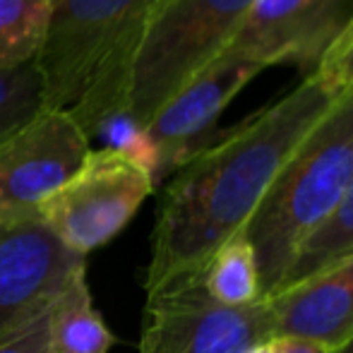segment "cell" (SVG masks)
Returning <instances> with one entry per match:
<instances>
[{
    "label": "cell",
    "mask_w": 353,
    "mask_h": 353,
    "mask_svg": "<svg viewBox=\"0 0 353 353\" xmlns=\"http://www.w3.org/2000/svg\"><path fill=\"white\" fill-rule=\"evenodd\" d=\"M330 353H353V334L349 336V339H344L341 344L332 346Z\"/></svg>",
    "instance_id": "obj_20"
},
{
    "label": "cell",
    "mask_w": 353,
    "mask_h": 353,
    "mask_svg": "<svg viewBox=\"0 0 353 353\" xmlns=\"http://www.w3.org/2000/svg\"><path fill=\"white\" fill-rule=\"evenodd\" d=\"M351 183L353 89L336 97L293 149L241 231L255 250L262 298L274 291L298 245L325 221Z\"/></svg>",
    "instance_id": "obj_3"
},
{
    "label": "cell",
    "mask_w": 353,
    "mask_h": 353,
    "mask_svg": "<svg viewBox=\"0 0 353 353\" xmlns=\"http://www.w3.org/2000/svg\"><path fill=\"white\" fill-rule=\"evenodd\" d=\"M43 108L41 77L34 63L0 70V144Z\"/></svg>",
    "instance_id": "obj_16"
},
{
    "label": "cell",
    "mask_w": 353,
    "mask_h": 353,
    "mask_svg": "<svg viewBox=\"0 0 353 353\" xmlns=\"http://www.w3.org/2000/svg\"><path fill=\"white\" fill-rule=\"evenodd\" d=\"M87 270L41 221L0 226V344L43 317L77 272Z\"/></svg>",
    "instance_id": "obj_8"
},
{
    "label": "cell",
    "mask_w": 353,
    "mask_h": 353,
    "mask_svg": "<svg viewBox=\"0 0 353 353\" xmlns=\"http://www.w3.org/2000/svg\"><path fill=\"white\" fill-rule=\"evenodd\" d=\"M272 336L265 301L223 307L195 276L147 293L140 353H245Z\"/></svg>",
    "instance_id": "obj_6"
},
{
    "label": "cell",
    "mask_w": 353,
    "mask_h": 353,
    "mask_svg": "<svg viewBox=\"0 0 353 353\" xmlns=\"http://www.w3.org/2000/svg\"><path fill=\"white\" fill-rule=\"evenodd\" d=\"M154 190L144 166L111 149H92L70 181L39 205V219L63 245L87 257L116 238Z\"/></svg>",
    "instance_id": "obj_5"
},
{
    "label": "cell",
    "mask_w": 353,
    "mask_h": 353,
    "mask_svg": "<svg viewBox=\"0 0 353 353\" xmlns=\"http://www.w3.org/2000/svg\"><path fill=\"white\" fill-rule=\"evenodd\" d=\"M346 257H353V183L344 197L336 202L334 210L327 214L325 221L298 245L281 281L272 293L310 279Z\"/></svg>",
    "instance_id": "obj_13"
},
{
    "label": "cell",
    "mask_w": 353,
    "mask_h": 353,
    "mask_svg": "<svg viewBox=\"0 0 353 353\" xmlns=\"http://www.w3.org/2000/svg\"><path fill=\"white\" fill-rule=\"evenodd\" d=\"M317 79L332 97H341L353 89V17L346 29L339 34L332 48L325 53L320 65L315 68Z\"/></svg>",
    "instance_id": "obj_17"
},
{
    "label": "cell",
    "mask_w": 353,
    "mask_h": 353,
    "mask_svg": "<svg viewBox=\"0 0 353 353\" xmlns=\"http://www.w3.org/2000/svg\"><path fill=\"white\" fill-rule=\"evenodd\" d=\"M252 0H161L130 70V113L149 125L159 108L216 61L241 29Z\"/></svg>",
    "instance_id": "obj_4"
},
{
    "label": "cell",
    "mask_w": 353,
    "mask_h": 353,
    "mask_svg": "<svg viewBox=\"0 0 353 353\" xmlns=\"http://www.w3.org/2000/svg\"><path fill=\"white\" fill-rule=\"evenodd\" d=\"M84 272H77L48 310L51 353H108L113 334L92 303Z\"/></svg>",
    "instance_id": "obj_12"
},
{
    "label": "cell",
    "mask_w": 353,
    "mask_h": 353,
    "mask_svg": "<svg viewBox=\"0 0 353 353\" xmlns=\"http://www.w3.org/2000/svg\"><path fill=\"white\" fill-rule=\"evenodd\" d=\"M265 68L236 53H221L171 97L149 121L147 132L157 149V185L210 144L223 108Z\"/></svg>",
    "instance_id": "obj_10"
},
{
    "label": "cell",
    "mask_w": 353,
    "mask_h": 353,
    "mask_svg": "<svg viewBox=\"0 0 353 353\" xmlns=\"http://www.w3.org/2000/svg\"><path fill=\"white\" fill-rule=\"evenodd\" d=\"M48 14L51 0H0V70L37 61Z\"/></svg>",
    "instance_id": "obj_15"
},
{
    "label": "cell",
    "mask_w": 353,
    "mask_h": 353,
    "mask_svg": "<svg viewBox=\"0 0 353 353\" xmlns=\"http://www.w3.org/2000/svg\"><path fill=\"white\" fill-rule=\"evenodd\" d=\"M270 353H330V346L298 336H272Z\"/></svg>",
    "instance_id": "obj_19"
},
{
    "label": "cell",
    "mask_w": 353,
    "mask_h": 353,
    "mask_svg": "<svg viewBox=\"0 0 353 353\" xmlns=\"http://www.w3.org/2000/svg\"><path fill=\"white\" fill-rule=\"evenodd\" d=\"M200 281L207 296L223 307H248L262 301L255 250L243 233H236L212 252Z\"/></svg>",
    "instance_id": "obj_14"
},
{
    "label": "cell",
    "mask_w": 353,
    "mask_h": 353,
    "mask_svg": "<svg viewBox=\"0 0 353 353\" xmlns=\"http://www.w3.org/2000/svg\"><path fill=\"white\" fill-rule=\"evenodd\" d=\"M334 99L317 74H303L286 94L219 132L168 178L157 207L144 291L202 274L212 252L245 228L293 149Z\"/></svg>",
    "instance_id": "obj_1"
},
{
    "label": "cell",
    "mask_w": 353,
    "mask_h": 353,
    "mask_svg": "<svg viewBox=\"0 0 353 353\" xmlns=\"http://www.w3.org/2000/svg\"><path fill=\"white\" fill-rule=\"evenodd\" d=\"M262 301L274 336H298L332 349L353 334V257Z\"/></svg>",
    "instance_id": "obj_11"
},
{
    "label": "cell",
    "mask_w": 353,
    "mask_h": 353,
    "mask_svg": "<svg viewBox=\"0 0 353 353\" xmlns=\"http://www.w3.org/2000/svg\"><path fill=\"white\" fill-rule=\"evenodd\" d=\"M89 152L70 111L43 106L0 144V226L39 219V205L70 181Z\"/></svg>",
    "instance_id": "obj_7"
},
{
    "label": "cell",
    "mask_w": 353,
    "mask_h": 353,
    "mask_svg": "<svg viewBox=\"0 0 353 353\" xmlns=\"http://www.w3.org/2000/svg\"><path fill=\"white\" fill-rule=\"evenodd\" d=\"M161 0H51L37 65L46 108L70 111L87 140L130 97L132 58Z\"/></svg>",
    "instance_id": "obj_2"
},
{
    "label": "cell",
    "mask_w": 353,
    "mask_h": 353,
    "mask_svg": "<svg viewBox=\"0 0 353 353\" xmlns=\"http://www.w3.org/2000/svg\"><path fill=\"white\" fill-rule=\"evenodd\" d=\"M0 353H51V339H48V312L39 317L34 325L24 332L14 334L5 344H0Z\"/></svg>",
    "instance_id": "obj_18"
},
{
    "label": "cell",
    "mask_w": 353,
    "mask_h": 353,
    "mask_svg": "<svg viewBox=\"0 0 353 353\" xmlns=\"http://www.w3.org/2000/svg\"><path fill=\"white\" fill-rule=\"evenodd\" d=\"M353 17V0H252L223 53L312 74Z\"/></svg>",
    "instance_id": "obj_9"
}]
</instances>
